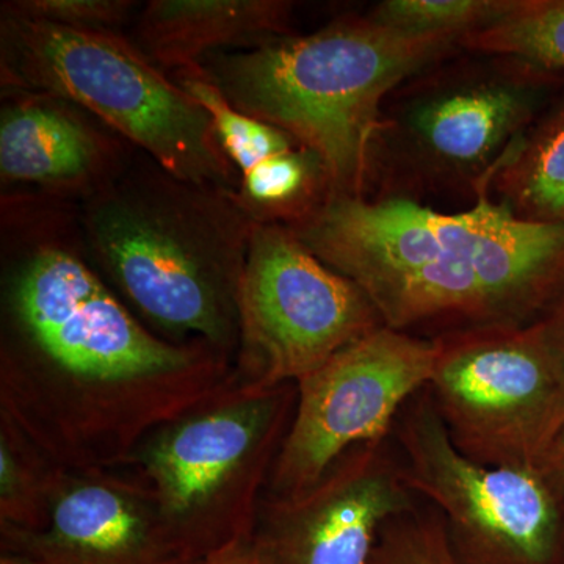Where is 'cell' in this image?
I'll return each instance as SVG.
<instances>
[{"instance_id":"obj_3","label":"cell","mask_w":564,"mask_h":564,"mask_svg":"<svg viewBox=\"0 0 564 564\" xmlns=\"http://www.w3.org/2000/svg\"><path fill=\"white\" fill-rule=\"evenodd\" d=\"M256 223L239 192L177 180L159 165L117 174L82 214L93 258L148 321L234 361Z\"/></svg>"},{"instance_id":"obj_5","label":"cell","mask_w":564,"mask_h":564,"mask_svg":"<svg viewBox=\"0 0 564 564\" xmlns=\"http://www.w3.org/2000/svg\"><path fill=\"white\" fill-rule=\"evenodd\" d=\"M0 68L9 90L90 111L177 180L239 192L210 115L117 32L79 31L3 11Z\"/></svg>"},{"instance_id":"obj_26","label":"cell","mask_w":564,"mask_h":564,"mask_svg":"<svg viewBox=\"0 0 564 564\" xmlns=\"http://www.w3.org/2000/svg\"><path fill=\"white\" fill-rule=\"evenodd\" d=\"M0 564H39L32 562V560L22 558V556L7 554V552H2L0 555Z\"/></svg>"},{"instance_id":"obj_11","label":"cell","mask_w":564,"mask_h":564,"mask_svg":"<svg viewBox=\"0 0 564 564\" xmlns=\"http://www.w3.org/2000/svg\"><path fill=\"white\" fill-rule=\"evenodd\" d=\"M414 497L386 441L356 445L306 491L263 497L252 540L269 564H369Z\"/></svg>"},{"instance_id":"obj_22","label":"cell","mask_w":564,"mask_h":564,"mask_svg":"<svg viewBox=\"0 0 564 564\" xmlns=\"http://www.w3.org/2000/svg\"><path fill=\"white\" fill-rule=\"evenodd\" d=\"M132 9L129 0H14L2 11L79 31L115 32Z\"/></svg>"},{"instance_id":"obj_15","label":"cell","mask_w":564,"mask_h":564,"mask_svg":"<svg viewBox=\"0 0 564 564\" xmlns=\"http://www.w3.org/2000/svg\"><path fill=\"white\" fill-rule=\"evenodd\" d=\"M0 113V173L3 182L55 191L88 188L113 180L110 141L73 104L21 93Z\"/></svg>"},{"instance_id":"obj_12","label":"cell","mask_w":564,"mask_h":564,"mask_svg":"<svg viewBox=\"0 0 564 564\" xmlns=\"http://www.w3.org/2000/svg\"><path fill=\"white\" fill-rule=\"evenodd\" d=\"M0 545L39 564H196L174 544L151 489L129 467L63 469L46 527H0Z\"/></svg>"},{"instance_id":"obj_18","label":"cell","mask_w":564,"mask_h":564,"mask_svg":"<svg viewBox=\"0 0 564 564\" xmlns=\"http://www.w3.org/2000/svg\"><path fill=\"white\" fill-rule=\"evenodd\" d=\"M62 470L0 415V527L43 530Z\"/></svg>"},{"instance_id":"obj_7","label":"cell","mask_w":564,"mask_h":564,"mask_svg":"<svg viewBox=\"0 0 564 564\" xmlns=\"http://www.w3.org/2000/svg\"><path fill=\"white\" fill-rule=\"evenodd\" d=\"M404 484L443 516L462 564H564V496L540 467H492L456 448L429 388L395 422Z\"/></svg>"},{"instance_id":"obj_16","label":"cell","mask_w":564,"mask_h":564,"mask_svg":"<svg viewBox=\"0 0 564 564\" xmlns=\"http://www.w3.org/2000/svg\"><path fill=\"white\" fill-rule=\"evenodd\" d=\"M281 0H152L137 24V44L159 69L195 68L223 47L262 46L288 25Z\"/></svg>"},{"instance_id":"obj_24","label":"cell","mask_w":564,"mask_h":564,"mask_svg":"<svg viewBox=\"0 0 564 564\" xmlns=\"http://www.w3.org/2000/svg\"><path fill=\"white\" fill-rule=\"evenodd\" d=\"M196 564H269L265 556L259 551L254 540L247 538V540L237 541L207 555L202 562Z\"/></svg>"},{"instance_id":"obj_20","label":"cell","mask_w":564,"mask_h":564,"mask_svg":"<svg viewBox=\"0 0 564 564\" xmlns=\"http://www.w3.org/2000/svg\"><path fill=\"white\" fill-rule=\"evenodd\" d=\"M516 0H388L372 20L414 36H455L489 28L513 9Z\"/></svg>"},{"instance_id":"obj_14","label":"cell","mask_w":564,"mask_h":564,"mask_svg":"<svg viewBox=\"0 0 564 564\" xmlns=\"http://www.w3.org/2000/svg\"><path fill=\"white\" fill-rule=\"evenodd\" d=\"M172 80L210 115L223 150L239 174V196L258 223L299 221L321 204L328 177L321 159L269 122L248 117L226 99L203 66Z\"/></svg>"},{"instance_id":"obj_17","label":"cell","mask_w":564,"mask_h":564,"mask_svg":"<svg viewBox=\"0 0 564 564\" xmlns=\"http://www.w3.org/2000/svg\"><path fill=\"white\" fill-rule=\"evenodd\" d=\"M499 169L516 215L564 226V88Z\"/></svg>"},{"instance_id":"obj_21","label":"cell","mask_w":564,"mask_h":564,"mask_svg":"<svg viewBox=\"0 0 564 564\" xmlns=\"http://www.w3.org/2000/svg\"><path fill=\"white\" fill-rule=\"evenodd\" d=\"M369 564H462L443 516L417 508L392 518L381 530Z\"/></svg>"},{"instance_id":"obj_8","label":"cell","mask_w":564,"mask_h":564,"mask_svg":"<svg viewBox=\"0 0 564 564\" xmlns=\"http://www.w3.org/2000/svg\"><path fill=\"white\" fill-rule=\"evenodd\" d=\"M381 325L366 293L325 265L289 226L256 223L239 292L236 384H296Z\"/></svg>"},{"instance_id":"obj_1","label":"cell","mask_w":564,"mask_h":564,"mask_svg":"<svg viewBox=\"0 0 564 564\" xmlns=\"http://www.w3.org/2000/svg\"><path fill=\"white\" fill-rule=\"evenodd\" d=\"M18 258L3 278L0 415L62 469H121L236 384L231 356L148 332L66 245Z\"/></svg>"},{"instance_id":"obj_2","label":"cell","mask_w":564,"mask_h":564,"mask_svg":"<svg viewBox=\"0 0 564 564\" xmlns=\"http://www.w3.org/2000/svg\"><path fill=\"white\" fill-rule=\"evenodd\" d=\"M289 228L397 332L524 328L564 293V226L524 220L485 191L459 214L326 195Z\"/></svg>"},{"instance_id":"obj_25","label":"cell","mask_w":564,"mask_h":564,"mask_svg":"<svg viewBox=\"0 0 564 564\" xmlns=\"http://www.w3.org/2000/svg\"><path fill=\"white\" fill-rule=\"evenodd\" d=\"M538 467L564 496V415Z\"/></svg>"},{"instance_id":"obj_19","label":"cell","mask_w":564,"mask_h":564,"mask_svg":"<svg viewBox=\"0 0 564 564\" xmlns=\"http://www.w3.org/2000/svg\"><path fill=\"white\" fill-rule=\"evenodd\" d=\"M462 44L564 74V0H516L503 18L464 36Z\"/></svg>"},{"instance_id":"obj_9","label":"cell","mask_w":564,"mask_h":564,"mask_svg":"<svg viewBox=\"0 0 564 564\" xmlns=\"http://www.w3.org/2000/svg\"><path fill=\"white\" fill-rule=\"evenodd\" d=\"M429 388L463 455L492 467H538L563 421L564 373L536 323L436 337Z\"/></svg>"},{"instance_id":"obj_13","label":"cell","mask_w":564,"mask_h":564,"mask_svg":"<svg viewBox=\"0 0 564 564\" xmlns=\"http://www.w3.org/2000/svg\"><path fill=\"white\" fill-rule=\"evenodd\" d=\"M563 88L562 73L521 62L513 74L455 82L425 93L408 107L404 128L436 165L486 173L511 141L518 143L530 131Z\"/></svg>"},{"instance_id":"obj_6","label":"cell","mask_w":564,"mask_h":564,"mask_svg":"<svg viewBox=\"0 0 564 564\" xmlns=\"http://www.w3.org/2000/svg\"><path fill=\"white\" fill-rule=\"evenodd\" d=\"M295 404L296 384H234L152 433L126 466L151 489L166 532L193 563L254 533Z\"/></svg>"},{"instance_id":"obj_4","label":"cell","mask_w":564,"mask_h":564,"mask_svg":"<svg viewBox=\"0 0 564 564\" xmlns=\"http://www.w3.org/2000/svg\"><path fill=\"white\" fill-rule=\"evenodd\" d=\"M455 43L462 40L406 35L367 18L218 52L202 66L236 109L321 159L329 195H361L384 96Z\"/></svg>"},{"instance_id":"obj_23","label":"cell","mask_w":564,"mask_h":564,"mask_svg":"<svg viewBox=\"0 0 564 564\" xmlns=\"http://www.w3.org/2000/svg\"><path fill=\"white\" fill-rule=\"evenodd\" d=\"M536 326L549 351L552 352L564 373V293L549 313L536 322Z\"/></svg>"},{"instance_id":"obj_10","label":"cell","mask_w":564,"mask_h":564,"mask_svg":"<svg viewBox=\"0 0 564 564\" xmlns=\"http://www.w3.org/2000/svg\"><path fill=\"white\" fill-rule=\"evenodd\" d=\"M436 337L381 325L296 383L291 426L263 497L306 491L356 445L380 443L432 380Z\"/></svg>"}]
</instances>
